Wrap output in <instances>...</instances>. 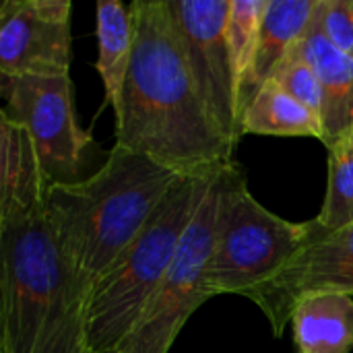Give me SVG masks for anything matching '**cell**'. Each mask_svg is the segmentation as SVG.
<instances>
[{
  "label": "cell",
  "instance_id": "6da1fadb",
  "mask_svg": "<svg viewBox=\"0 0 353 353\" xmlns=\"http://www.w3.org/2000/svg\"><path fill=\"white\" fill-rule=\"evenodd\" d=\"M134 43L114 110V145L188 176L234 161L236 147L211 118L168 0H134Z\"/></svg>",
  "mask_w": 353,
  "mask_h": 353
},
{
  "label": "cell",
  "instance_id": "7a4b0ae2",
  "mask_svg": "<svg viewBox=\"0 0 353 353\" xmlns=\"http://www.w3.org/2000/svg\"><path fill=\"white\" fill-rule=\"evenodd\" d=\"M103 165L77 184L52 186L46 217L87 302L97 281L141 236L182 174L114 145Z\"/></svg>",
  "mask_w": 353,
  "mask_h": 353
},
{
  "label": "cell",
  "instance_id": "3957f363",
  "mask_svg": "<svg viewBox=\"0 0 353 353\" xmlns=\"http://www.w3.org/2000/svg\"><path fill=\"white\" fill-rule=\"evenodd\" d=\"M0 353H87V298L46 207L0 219Z\"/></svg>",
  "mask_w": 353,
  "mask_h": 353
},
{
  "label": "cell",
  "instance_id": "277c9868",
  "mask_svg": "<svg viewBox=\"0 0 353 353\" xmlns=\"http://www.w3.org/2000/svg\"><path fill=\"white\" fill-rule=\"evenodd\" d=\"M219 170L182 176L141 236L97 281L85 310L87 353H114L143 319Z\"/></svg>",
  "mask_w": 353,
  "mask_h": 353
},
{
  "label": "cell",
  "instance_id": "5b68a950",
  "mask_svg": "<svg viewBox=\"0 0 353 353\" xmlns=\"http://www.w3.org/2000/svg\"><path fill=\"white\" fill-rule=\"evenodd\" d=\"M217 217L205 273L209 298L246 296L277 275L306 244L310 221H288L248 190L236 161L217 172Z\"/></svg>",
  "mask_w": 353,
  "mask_h": 353
},
{
  "label": "cell",
  "instance_id": "8992f818",
  "mask_svg": "<svg viewBox=\"0 0 353 353\" xmlns=\"http://www.w3.org/2000/svg\"><path fill=\"white\" fill-rule=\"evenodd\" d=\"M0 93L2 112L27 128L50 188L83 182L103 165L108 153L77 120L70 74L0 77Z\"/></svg>",
  "mask_w": 353,
  "mask_h": 353
},
{
  "label": "cell",
  "instance_id": "52a82bcc",
  "mask_svg": "<svg viewBox=\"0 0 353 353\" xmlns=\"http://www.w3.org/2000/svg\"><path fill=\"white\" fill-rule=\"evenodd\" d=\"M217 176L184 232L176 256L143 319L116 353H170L176 337L209 298L205 273L215 240Z\"/></svg>",
  "mask_w": 353,
  "mask_h": 353
},
{
  "label": "cell",
  "instance_id": "ba28073f",
  "mask_svg": "<svg viewBox=\"0 0 353 353\" xmlns=\"http://www.w3.org/2000/svg\"><path fill=\"white\" fill-rule=\"evenodd\" d=\"M319 294L353 296V225L327 232L310 219V236L298 254L244 298L261 308L273 337H281L298 302Z\"/></svg>",
  "mask_w": 353,
  "mask_h": 353
},
{
  "label": "cell",
  "instance_id": "9c48e42d",
  "mask_svg": "<svg viewBox=\"0 0 353 353\" xmlns=\"http://www.w3.org/2000/svg\"><path fill=\"white\" fill-rule=\"evenodd\" d=\"M201 97L225 139L238 147L242 128L228 50L230 0H168Z\"/></svg>",
  "mask_w": 353,
  "mask_h": 353
},
{
  "label": "cell",
  "instance_id": "30bf717a",
  "mask_svg": "<svg viewBox=\"0 0 353 353\" xmlns=\"http://www.w3.org/2000/svg\"><path fill=\"white\" fill-rule=\"evenodd\" d=\"M68 0H4L0 6V77L70 74Z\"/></svg>",
  "mask_w": 353,
  "mask_h": 353
},
{
  "label": "cell",
  "instance_id": "8fae6325",
  "mask_svg": "<svg viewBox=\"0 0 353 353\" xmlns=\"http://www.w3.org/2000/svg\"><path fill=\"white\" fill-rule=\"evenodd\" d=\"M296 48L321 83L323 145L331 151L347 143L353 130V58L327 39L316 12Z\"/></svg>",
  "mask_w": 353,
  "mask_h": 353
},
{
  "label": "cell",
  "instance_id": "7c38bea8",
  "mask_svg": "<svg viewBox=\"0 0 353 353\" xmlns=\"http://www.w3.org/2000/svg\"><path fill=\"white\" fill-rule=\"evenodd\" d=\"M0 219L46 207L50 184L27 128L0 112Z\"/></svg>",
  "mask_w": 353,
  "mask_h": 353
},
{
  "label": "cell",
  "instance_id": "4fadbf2b",
  "mask_svg": "<svg viewBox=\"0 0 353 353\" xmlns=\"http://www.w3.org/2000/svg\"><path fill=\"white\" fill-rule=\"evenodd\" d=\"M316 6L319 0H269L267 2V10L261 23L254 64L238 103L240 126L254 95L261 91L265 83L271 81L277 66L290 56V52L298 46V41L306 33L316 12Z\"/></svg>",
  "mask_w": 353,
  "mask_h": 353
},
{
  "label": "cell",
  "instance_id": "5bb4252c",
  "mask_svg": "<svg viewBox=\"0 0 353 353\" xmlns=\"http://www.w3.org/2000/svg\"><path fill=\"white\" fill-rule=\"evenodd\" d=\"M290 327L298 353H352L353 296H308L294 308Z\"/></svg>",
  "mask_w": 353,
  "mask_h": 353
},
{
  "label": "cell",
  "instance_id": "9a60e30c",
  "mask_svg": "<svg viewBox=\"0 0 353 353\" xmlns=\"http://www.w3.org/2000/svg\"><path fill=\"white\" fill-rule=\"evenodd\" d=\"M95 37H97L95 70L103 83L105 103H110L112 110H116L122 97L124 81L132 58V43H134L132 6L120 0L97 2Z\"/></svg>",
  "mask_w": 353,
  "mask_h": 353
},
{
  "label": "cell",
  "instance_id": "2e32d148",
  "mask_svg": "<svg viewBox=\"0 0 353 353\" xmlns=\"http://www.w3.org/2000/svg\"><path fill=\"white\" fill-rule=\"evenodd\" d=\"M242 134L310 137L323 141V120L269 81L250 101L242 118Z\"/></svg>",
  "mask_w": 353,
  "mask_h": 353
},
{
  "label": "cell",
  "instance_id": "e0dca14e",
  "mask_svg": "<svg viewBox=\"0 0 353 353\" xmlns=\"http://www.w3.org/2000/svg\"><path fill=\"white\" fill-rule=\"evenodd\" d=\"M267 2L269 0H230L225 33H228V50H230V62H232L234 85H236V112L254 64V54H256V43H259V33H261L263 14L267 10Z\"/></svg>",
  "mask_w": 353,
  "mask_h": 353
},
{
  "label": "cell",
  "instance_id": "ac0fdd59",
  "mask_svg": "<svg viewBox=\"0 0 353 353\" xmlns=\"http://www.w3.org/2000/svg\"><path fill=\"white\" fill-rule=\"evenodd\" d=\"M314 219L327 232L353 225V149L350 143L329 151L327 194Z\"/></svg>",
  "mask_w": 353,
  "mask_h": 353
},
{
  "label": "cell",
  "instance_id": "d6986e66",
  "mask_svg": "<svg viewBox=\"0 0 353 353\" xmlns=\"http://www.w3.org/2000/svg\"><path fill=\"white\" fill-rule=\"evenodd\" d=\"M271 81L275 85H279L285 93H290L294 99H298L302 105H306L310 112L321 116V112H323L321 83H319L314 70L310 68V64L298 52V48H294L290 52V56L277 66Z\"/></svg>",
  "mask_w": 353,
  "mask_h": 353
},
{
  "label": "cell",
  "instance_id": "ffe728a7",
  "mask_svg": "<svg viewBox=\"0 0 353 353\" xmlns=\"http://www.w3.org/2000/svg\"><path fill=\"white\" fill-rule=\"evenodd\" d=\"M316 17L327 39L353 58V0H319Z\"/></svg>",
  "mask_w": 353,
  "mask_h": 353
},
{
  "label": "cell",
  "instance_id": "44dd1931",
  "mask_svg": "<svg viewBox=\"0 0 353 353\" xmlns=\"http://www.w3.org/2000/svg\"><path fill=\"white\" fill-rule=\"evenodd\" d=\"M347 143H350V147L353 149V130H352V134H350V141H347Z\"/></svg>",
  "mask_w": 353,
  "mask_h": 353
},
{
  "label": "cell",
  "instance_id": "7402d4cb",
  "mask_svg": "<svg viewBox=\"0 0 353 353\" xmlns=\"http://www.w3.org/2000/svg\"><path fill=\"white\" fill-rule=\"evenodd\" d=\"M114 353H116V352H114Z\"/></svg>",
  "mask_w": 353,
  "mask_h": 353
}]
</instances>
